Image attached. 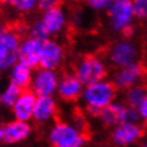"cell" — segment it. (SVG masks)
Returning <instances> with one entry per match:
<instances>
[{
	"mask_svg": "<svg viewBox=\"0 0 147 147\" xmlns=\"http://www.w3.org/2000/svg\"><path fill=\"white\" fill-rule=\"evenodd\" d=\"M140 56V51L137 45L128 39H122L116 41L110 47L109 59L115 67H123L137 62Z\"/></svg>",
	"mask_w": 147,
	"mask_h": 147,
	"instance_id": "5",
	"label": "cell"
},
{
	"mask_svg": "<svg viewBox=\"0 0 147 147\" xmlns=\"http://www.w3.org/2000/svg\"><path fill=\"white\" fill-rule=\"evenodd\" d=\"M136 19L147 20V0H132Z\"/></svg>",
	"mask_w": 147,
	"mask_h": 147,
	"instance_id": "24",
	"label": "cell"
},
{
	"mask_svg": "<svg viewBox=\"0 0 147 147\" xmlns=\"http://www.w3.org/2000/svg\"><path fill=\"white\" fill-rule=\"evenodd\" d=\"M32 69L28 65L18 61L15 65L10 69V82L20 87L21 90H26L31 85L32 80Z\"/></svg>",
	"mask_w": 147,
	"mask_h": 147,
	"instance_id": "18",
	"label": "cell"
},
{
	"mask_svg": "<svg viewBox=\"0 0 147 147\" xmlns=\"http://www.w3.org/2000/svg\"><path fill=\"white\" fill-rule=\"evenodd\" d=\"M146 87H147V82H146Z\"/></svg>",
	"mask_w": 147,
	"mask_h": 147,
	"instance_id": "35",
	"label": "cell"
},
{
	"mask_svg": "<svg viewBox=\"0 0 147 147\" xmlns=\"http://www.w3.org/2000/svg\"><path fill=\"white\" fill-rule=\"evenodd\" d=\"M30 35L34 36V38L41 40V41H46V40L50 39V34L49 31L46 30L45 25H44V23L41 21V19L40 20H36L34 24L31 25L30 28Z\"/></svg>",
	"mask_w": 147,
	"mask_h": 147,
	"instance_id": "21",
	"label": "cell"
},
{
	"mask_svg": "<svg viewBox=\"0 0 147 147\" xmlns=\"http://www.w3.org/2000/svg\"><path fill=\"white\" fill-rule=\"evenodd\" d=\"M65 56L64 47L55 40H46L42 42L41 56H40V67L56 70L61 65Z\"/></svg>",
	"mask_w": 147,
	"mask_h": 147,
	"instance_id": "12",
	"label": "cell"
},
{
	"mask_svg": "<svg viewBox=\"0 0 147 147\" xmlns=\"http://www.w3.org/2000/svg\"><path fill=\"white\" fill-rule=\"evenodd\" d=\"M126 105L122 102H115L110 104L107 107H105L102 111L100 112V121L105 127H115L119 123L122 122L123 120V111Z\"/></svg>",
	"mask_w": 147,
	"mask_h": 147,
	"instance_id": "17",
	"label": "cell"
},
{
	"mask_svg": "<svg viewBox=\"0 0 147 147\" xmlns=\"http://www.w3.org/2000/svg\"><path fill=\"white\" fill-rule=\"evenodd\" d=\"M85 89L84 84L80 81L75 74H65L59 79L57 95L64 101L71 102L76 101L82 96V91Z\"/></svg>",
	"mask_w": 147,
	"mask_h": 147,
	"instance_id": "10",
	"label": "cell"
},
{
	"mask_svg": "<svg viewBox=\"0 0 147 147\" xmlns=\"http://www.w3.org/2000/svg\"><path fill=\"white\" fill-rule=\"evenodd\" d=\"M145 78V69L141 64L134 62L131 65L119 67L112 76V82L117 90H128L130 87L138 85Z\"/></svg>",
	"mask_w": 147,
	"mask_h": 147,
	"instance_id": "8",
	"label": "cell"
},
{
	"mask_svg": "<svg viewBox=\"0 0 147 147\" xmlns=\"http://www.w3.org/2000/svg\"><path fill=\"white\" fill-rule=\"evenodd\" d=\"M4 142L8 145H16L25 141L31 135L32 127L28 121L14 120L4 127Z\"/></svg>",
	"mask_w": 147,
	"mask_h": 147,
	"instance_id": "16",
	"label": "cell"
},
{
	"mask_svg": "<svg viewBox=\"0 0 147 147\" xmlns=\"http://www.w3.org/2000/svg\"><path fill=\"white\" fill-rule=\"evenodd\" d=\"M4 141V128L0 127V142Z\"/></svg>",
	"mask_w": 147,
	"mask_h": 147,
	"instance_id": "31",
	"label": "cell"
},
{
	"mask_svg": "<svg viewBox=\"0 0 147 147\" xmlns=\"http://www.w3.org/2000/svg\"><path fill=\"white\" fill-rule=\"evenodd\" d=\"M143 135V128L140 123L121 122L113 127L111 141L116 147H128L135 145Z\"/></svg>",
	"mask_w": 147,
	"mask_h": 147,
	"instance_id": "9",
	"label": "cell"
},
{
	"mask_svg": "<svg viewBox=\"0 0 147 147\" xmlns=\"http://www.w3.org/2000/svg\"><path fill=\"white\" fill-rule=\"evenodd\" d=\"M14 1H15V0H0V3H1V4H4V5H11V6L14 4Z\"/></svg>",
	"mask_w": 147,
	"mask_h": 147,
	"instance_id": "30",
	"label": "cell"
},
{
	"mask_svg": "<svg viewBox=\"0 0 147 147\" xmlns=\"http://www.w3.org/2000/svg\"><path fill=\"white\" fill-rule=\"evenodd\" d=\"M142 147H147V142H145V143H143V145H142Z\"/></svg>",
	"mask_w": 147,
	"mask_h": 147,
	"instance_id": "32",
	"label": "cell"
},
{
	"mask_svg": "<svg viewBox=\"0 0 147 147\" xmlns=\"http://www.w3.org/2000/svg\"><path fill=\"white\" fill-rule=\"evenodd\" d=\"M140 111V116H141V121L147 123V98L142 102V105L138 107Z\"/></svg>",
	"mask_w": 147,
	"mask_h": 147,
	"instance_id": "27",
	"label": "cell"
},
{
	"mask_svg": "<svg viewBox=\"0 0 147 147\" xmlns=\"http://www.w3.org/2000/svg\"><path fill=\"white\" fill-rule=\"evenodd\" d=\"M74 125H75L76 127H79L80 130H84V127H85V125H86V121H85L84 117L79 116V117H75V120H74Z\"/></svg>",
	"mask_w": 147,
	"mask_h": 147,
	"instance_id": "28",
	"label": "cell"
},
{
	"mask_svg": "<svg viewBox=\"0 0 147 147\" xmlns=\"http://www.w3.org/2000/svg\"><path fill=\"white\" fill-rule=\"evenodd\" d=\"M57 113V104L53 96H38L32 120L40 125L50 123Z\"/></svg>",
	"mask_w": 147,
	"mask_h": 147,
	"instance_id": "13",
	"label": "cell"
},
{
	"mask_svg": "<svg viewBox=\"0 0 147 147\" xmlns=\"http://www.w3.org/2000/svg\"><path fill=\"white\" fill-rule=\"evenodd\" d=\"M42 42L44 41L34 38L31 35L29 38L24 39L19 46V61L28 65L31 69L40 66Z\"/></svg>",
	"mask_w": 147,
	"mask_h": 147,
	"instance_id": "11",
	"label": "cell"
},
{
	"mask_svg": "<svg viewBox=\"0 0 147 147\" xmlns=\"http://www.w3.org/2000/svg\"><path fill=\"white\" fill-rule=\"evenodd\" d=\"M59 76L55 70H49L40 67L34 72L31 80V91H34L36 96H53L57 91Z\"/></svg>",
	"mask_w": 147,
	"mask_h": 147,
	"instance_id": "7",
	"label": "cell"
},
{
	"mask_svg": "<svg viewBox=\"0 0 147 147\" xmlns=\"http://www.w3.org/2000/svg\"><path fill=\"white\" fill-rule=\"evenodd\" d=\"M116 96L117 87L113 85V82L104 79L85 86L81 100L91 116H98L102 110L115 101Z\"/></svg>",
	"mask_w": 147,
	"mask_h": 147,
	"instance_id": "1",
	"label": "cell"
},
{
	"mask_svg": "<svg viewBox=\"0 0 147 147\" xmlns=\"http://www.w3.org/2000/svg\"><path fill=\"white\" fill-rule=\"evenodd\" d=\"M36 98H38V96L35 95L34 91L23 90V92L18 97L15 104L11 106V112L14 115V119L20 121H28V122L32 120Z\"/></svg>",
	"mask_w": 147,
	"mask_h": 147,
	"instance_id": "14",
	"label": "cell"
},
{
	"mask_svg": "<svg viewBox=\"0 0 147 147\" xmlns=\"http://www.w3.org/2000/svg\"><path fill=\"white\" fill-rule=\"evenodd\" d=\"M9 29L5 26V25H3V24H0V40H1L3 38H4V35L6 34V31H8Z\"/></svg>",
	"mask_w": 147,
	"mask_h": 147,
	"instance_id": "29",
	"label": "cell"
},
{
	"mask_svg": "<svg viewBox=\"0 0 147 147\" xmlns=\"http://www.w3.org/2000/svg\"><path fill=\"white\" fill-rule=\"evenodd\" d=\"M41 21L45 25L46 30L49 31L50 36L59 35L65 30L66 25H67V16H66L65 10L56 6V8L45 10L42 13Z\"/></svg>",
	"mask_w": 147,
	"mask_h": 147,
	"instance_id": "15",
	"label": "cell"
},
{
	"mask_svg": "<svg viewBox=\"0 0 147 147\" xmlns=\"http://www.w3.org/2000/svg\"><path fill=\"white\" fill-rule=\"evenodd\" d=\"M19 34L14 30H8L0 40V71H8L19 61Z\"/></svg>",
	"mask_w": 147,
	"mask_h": 147,
	"instance_id": "6",
	"label": "cell"
},
{
	"mask_svg": "<svg viewBox=\"0 0 147 147\" xmlns=\"http://www.w3.org/2000/svg\"><path fill=\"white\" fill-rule=\"evenodd\" d=\"M0 104H1V94H0Z\"/></svg>",
	"mask_w": 147,
	"mask_h": 147,
	"instance_id": "33",
	"label": "cell"
},
{
	"mask_svg": "<svg viewBox=\"0 0 147 147\" xmlns=\"http://www.w3.org/2000/svg\"><path fill=\"white\" fill-rule=\"evenodd\" d=\"M21 92H23V90L20 87L10 82L8 86H5L4 91L1 92V104L6 107H11L18 100V97L21 95Z\"/></svg>",
	"mask_w": 147,
	"mask_h": 147,
	"instance_id": "20",
	"label": "cell"
},
{
	"mask_svg": "<svg viewBox=\"0 0 147 147\" xmlns=\"http://www.w3.org/2000/svg\"><path fill=\"white\" fill-rule=\"evenodd\" d=\"M47 141L51 147H85L86 145L82 130L69 122L53 125L47 134Z\"/></svg>",
	"mask_w": 147,
	"mask_h": 147,
	"instance_id": "2",
	"label": "cell"
},
{
	"mask_svg": "<svg viewBox=\"0 0 147 147\" xmlns=\"http://www.w3.org/2000/svg\"><path fill=\"white\" fill-rule=\"evenodd\" d=\"M74 74L84 84V86L104 80L107 75L106 64L96 55H85L75 64Z\"/></svg>",
	"mask_w": 147,
	"mask_h": 147,
	"instance_id": "4",
	"label": "cell"
},
{
	"mask_svg": "<svg viewBox=\"0 0 147 147\" xmlns=\"http://www.w3.org/2000/svg\"><path fill=\"white\" fill-rule=\"evenodd\" d=\"M140 121H141V116H140L138 109L126 105V107H125V111H123V120H122V122L140 123Z\"/></svg>",
	"mask_w": 147,
	"mask_h": 147,
	"instance_id": "23",
	"label": "cell"
},
{
	"mask_svg": "<svg viewBox=\"0 0 147 147\" xmlns=\"http://www.w3.org/2000/svg\"><path fill=\"white\" fill-rule=\"evenodd\" d=\"M109 25L112 31L127 34L136 19L132 0H111L107 6Z\"/></svg>",
	"mask_w": 147,
	"mask_h": 147,
	"instance_id": "3",
	"label": "cell"
},
{
	"mask_svg": "<svg viewBox=\"0 0 147 147\" xmlns=\"http://www.w3.org/2000/svg\"><path fill=\"white\" fill-rule=\"evenodd\" d=\"M13 8L21 14L31 13L38 8V0H15Z\"/></svg>",
	"mask_w": 147,
	"mask_h": 147,
	"instance_id": "22",
	"label": "cell"
},
{
	"mask_svg": "<svg viewBox=\"0 0 147 147\" xmlns=\"http://www.w3.org/2000/svg\"><path fill=\"white\" fill-rule=\"evenodd\" d=\"M84 1L94 11H104L107 9L111 0H84Z\"/></svg>",
	"mask_w": 147,
	"mask_h": 147,
	"instance_id": "25",
	"label": "cell"
},
{
	"mask_svg": "<svg viewBox=\"0 0 147 147\" xmlns=\"http://www.w3.org/2000/svg\"><path fill=\"white\" fill-rule=\"evenodd\" d=\"M147 98V87L145 85H135L126 90V95H125V101L126 105L132 106V107H140L142 102Z\"/></svg>",
	"mask_w": 147,
	"mask_h": 147,
	"instance_id": "19",
	"label": "cell"
},
{
	"mask_svg": "<svg viewBox=\"0 0 147 147\" xmlns=\"http://www.w3.org/2000/svg\"><path fill=\"white\" fill-rule=\"evenodd\" d=\"M61 0H38V8L42 11L53 8H56V6H60Z\"/></svg>",
	"mask_w": 147,
	"mask_h": 147,
	"instance_id": "26",
	"label": "cell"
},
{
	"mask_svg": "<svg viewBox=\"0 0 147 147\" xmlns=\"http://www.w3.org/2000/svg\"><path fill=\"white\" fill-rule=\"evenodd\" d=\"M0 72H1V71H0ZM0 79H1V75H0Z\"/></svg>",
	"mask_w": 147,
	"mask_h": 147,
	"instance_id": "34",
	"label": "cell"
}]
</instances>
